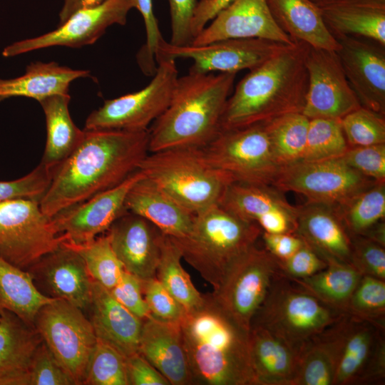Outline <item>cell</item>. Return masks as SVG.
Instances as JSON below:
<instances>
[{
  "label": "cell",
  "mask_w": 385,
  "mask_h": 385,
  "mask_svg": "<svg viewBox=\"0 0 385 385\" xmlns=\"http://www.w3.org/2000/svg\"><path fill=\"white\" fill-rule=\"evenodd\" d=\"M83 384L128 385L125 357L97 339L86 366Z\"/></svg>",
  "instance_id": "b9f144b4"
},
{
  "label": "cell",
  "mask_w": 385,
  "mask_h": 385,
  "mask_svg": "<svg viewBox=\"0 0 385 385\" xmlns=\"http://www.w3.org/2000/svg\"><path fill=\"white\" fill-rule=\"evenodd\" d=\"M324 331L303 350L293 385H334L335 355Z\"/></svg>",
  "instance_id": "ab89813d"
},
{
  "label": "cell",
  "mask_w": 385,
  "mask_h": 385,
  "mask_svg": "<svg viewBox=\"0 0 385 385\" xmlns=\"http://www.w3.org/2000/svg\"><path fill=\"white\" fill-rule=\"evenodd\" d=\"M52 178V169L40 163L27 175L10 181H0V203L17 199L40 203Z\"/></svg>",
  "instance_id": "f6af8a7d"
},
{
  "label": "cell",
  "mask_w": 385,
  "mask_h": 385,
  "mask_svg": "<svg viewBox=\"0 0 385 385\" xmlns=\"http://www.w3.org/2000/svg\"><path fill=\"white\" fill-rule=\"evenodd\" d=\"M324 332L335 355L334 385L371 384L384 379V329L344 314Z\"/></svg>",
  "instance_id": "9c48e42d"
},
{
  "label": "cell",
  "mask_w": 385,
  "mask_h": 385,
  "mask_svg": "<svg viewBox=\"0 0 385 385\" xmlns=\"http://www.w3.org/2000/svg\"><path fill=\"white\" fill-rule=\"evenodd\" d=\"M349 148L340 119H309L301 160L319 161L341 158Z\"/></svg>",
  "instance_id": "60d3db41"
},
{
  "label": "cell",
  "mask_w": 385,
  "mask_h": 385,
  "mask_svg": "<svg viewBox=\"0 0 385 385\" xmlns=\"http://www.w3.org/2000/svg\"><path fill=\"white\" fill-rule=\"evenodd\" d=\"M262 232L256 223L217 204L195 214L185 236L170 237L183 259L215 289L232 265L255 245Z\"/></svg>",
  "instance_id": "5b68a950"
},
{
  "label": "cell",
  "mask_w": 385,
  "mask_h": 385,
  "mask_svg": "<svg viewBox=\"0 0 385 385\" xmlns=\"http://www.w3.org/2000/svg\"><path fill=\"white\" fill-rule=\"evenodd\" d=\"M62 243L81 256L94 281L108 290L118 282L125 269L114 252L107 234L83 244L66 240Z\"/></svg>",
  "instance_id": "f35d334b"
},
{
  "label": "cell",
  "mask_w": 385,
  "mask_h": 385,
  "mask_svg": "<svg viewBox=\"0 0 385 385\" xmlns=\"http://www.w3.org/2000/svg\"><path fill=\"white\" fill-rule=\"evenodd\" d=\"M105 0H63L62 9L59 13V24H63L76 11L97 6Z\"/></svg>",
  "instance_id": "680465c9"
},
{
  "label": "cell",
  "mask_w": 385,
  "mask_h": 385,
  "mask_svg": "<svg viewBox=\"0 0 385 385\" xmlns=\"http://www.w3.org/2000/svg\"><path fill=\"white\" fill-rule=\"evenodd\" d=\"M289 45L264 38H229L203 45L174 46L165 39L158 46L155 61L185 58L193 61L190 72H233L252 70Z\"/></svg>",
  "instance_id": "9a60e30c"
},
{
  "label": "cell",
  "mask_w": 385,
  "mask_h": 385,
  "mask_svg": "<svg viewBox=\"0 0 385 385\" xmlns=\"http://www.w3.org/2000/svg\"><path fill=\"white\" fill-rule=\"evenodd\" d=\"M274 21L294 43L337 51L339 43L325 26L320 9L310 0H266Z\"/></svg>",
  "instance_id": "4dcf8cb0"
},
{
  "label": "cell",
  "mask_w": 385,
  "mask_h": 385,
  "mask_svg": "<svg viewBox=\"0 0 385 385\" xmlns=\"http://www.w3.org/2000/svg\"><path fill=\"white\" fill-rule=\"evenodd\" d=\"M341 158L363 175L385 182V143L349 147Z\"/></svg>",
  "instance_id": "681fc988"
},
{
  "label": "cell",
  "mask_w": 385,
  "mask_h": 385,
  "mask_svg": "<svg viewBox=\"0 0 385 385\" xmlns=\"http://www.w3.org/2000/svg\"><path fill=\"white\" fill-rule=\"evenodd\" d=\"M145 175L138 170L115 187L63 210L51 218L59 235L68 242L83 244L106 232L125 213L127 194L133 184Z\"/></svg>",
  "instance_id": "d6986e66"
},
{
  "label": "cell",
  "mask_w": 385,
  "mask_h": 385,
  "mask_svg": "<svg viewBox=\"0 0 385 385\" xmlns=\"http://www.w3.org/2000/svg\"><path fill=\"white\" fill-rule=\"evenodd\" d=\"M319 8L336 39L358 36L385 46V0H339Z\"/></svg>",
  "instance_id": "f546056e"
},
{
  "label": "cell",
  "mask_w": 385,
  "mask_h": 385,
  "mask_svg": "<svg viewBox=\"0 0 385 385\" xmlns=\"http://www.w3.org/2000/svg\"><path fill=\"white\" fill-rule=\"evenodd\" d=\"M34 325L59 364L83 384L97 337L86 314L70 302L54 299L43 305Z\"/></svg>",
  "instance_id": "8fae6325"
},
{
  "label": "cell",
  "mask_w": 385,
  "mask_h": 385,
  "mask_svg": "<svg viewBox=\"0 0 385 385\" xmlns=\"http://www.w3.org/2000/svg\"><path fill=\"white\" fill-rule=\"evenodd\" d=\"M133 8H136V0H105L76 11L53 31L9 45L4 48L2 56L12 57L55 46L80 48L92 44L109 26L125 25L128 14Z\"/></svg>",
  "instance_id": "e0dca14e"
},
{
  "label": "cell",
  "mask_w": 385,
  "mask_h": 385,
  "mask_svg": "<svg viewBox=\"0 0 385 385\" xmlns=\"http://www.w3.org/2000/svg\"><path fill=\"white\" fill-rule=\"evenodd\" d=\"M297 208L295 233L326 261L351 264V236L336 209L307 202Z\"/></svg>",
  "instance_id": "4316f807"
},
{
  "label": "cell",
  "mask_w": 385,
  "mask_h": 385,
  "mask_svg": "<svg viewBox=\"0 0 385 385\" xmlns=\"http://www.w3.org/2000/svg\"><path fill=\"white\" fill-rule=\"evenodd\" d=\"M128 385H169V381L140 353L125 357Z\"/></svg>",
  "instance_id": "11a10c76"
},
{
  "label": "cell",
  "mask_w": 385,
  "mask_h": 385,
  "mask_svg": "<svg viewBox=\"0 0 385 385\" xmlns=\"http://www.w3.org/2000/svg\"><path fill=\"white\" fill-rule=\"evenodd\" d=\"M375 182L338 158L282 166L272 185L301 194L307 202L337 207Z\"/></svg>",
  "instance_id": "5bb4252c"
},
{
  "label": "cell",
  "mask_w": 385,
  "mask_h": 385,
  "mask_svg": "<svg viewBox=\"0 0 385 385\" xmlns=\"http://www.w3.org/2000/svg\"><path fill=\"white\" fill-rule=\"evenodd\" d=\"M138 170L195 215L219 204L227 187L233 183L208 162L202 148L149 153Z\"/></svg>",
  "instance_id": "8992f818"
},
{
  "label": "cell",
  "mask_w": 385,
  "mask_h": 385,
  "mask_svg": "<svg viewBox=\"0 0 385 385\" xmlns=\"http://www.w3.org/2000/svg\"><path fill=\"white\" fill-rule=\"evenodd\" d=\"M90 76L88 70H75L56 62H32L24 75L9 79L0 78V102L12 97H28L38 102L59 93H68L70 83Z\"/></svg>",
  "instance_id": "1f68e13d"
},
{
  "label": "cell",
  "mask_w": 385,
  "mask_h": 385,
  "mask_svg": "<svg viewBox=\"0 0 385 385\" xmlns=\"http://www.w3.org/2000/svg\"><path fill=\"white\" fill-rule=\"evenodd\" d=\"M43 340L34 325L14 313H0V385H26L33 357Z\"/></svg>",
  "instance_id": "f1b7e54d"
},
{
  "label": "cell",
  "mask_w": 385,
  "mask_h": 385,
  "mask_svg": "<svg viewBox=\"0 0 385 385\" xmlns=\"http://www.w3.org/2000/svg\"><path fill=\"white\" fill-rule=\"evenodd\" d=\"M308 88L302 114L309 119H342L361 106L350 86L336 51L307 46Z\"/></svg>",
  "instance_id": "2e32d148"
},
{
  "label": "cell",
  "mask_w": 385,
  "mask_h": 385,
  "mask_svg": "<svg viewBox=\"0 0 385 385\" xmlns=\"http://www.w3.org/2000/svg\"><path fill=\"white\" fill-rule=\"evenodd\" d=\"M192 384L256 385L248 334L204 294L198 308L180 322Z\"/></svg>",
  "instance_id": "3957f363"
},
{
  "label": "cell",
  "mask_w": 385,
  "mask_h": 385,
  "mask_svg": "<svg viewBox=\"0 0 385 385\" xmlns=\"http://www.w3.org/2000/svg\"><path fill=\"white\" fill-rule=\"evenodd\" d=\"M261 235L265 249L279 261L290 257L304 244V240L296 233L262 232Z\"/></svg>",
  "instance_id": "9f6ffc18"
},
{
  "label": "cell",
  "mask_w": 385,
  "mask_h": 385,
  "mask_svg": "<svg viewBox=\"0 0 385 385\" xmlns=\"http://www.w3.org/2000/svg\"><path fill=\"white\" fill-rule=\"evenodd\" d=\"M135 9L143 18L146 32V42L137 53V61L145 75L153 76L157 68V48L164 38L153 13L152 0H136Z\"/></svg>",
  "instance_id": "f907efd6"
},
{
  "label": "cell",
  "mask_w": 385,
  "mask_h": 385,
  "mask_svg": "<svg viewBox=\"0 0 385 385\" xmlns=\"http://www.w3.org/2000/svg\"><path fill=\"white\" fill-rule=\"evenodd\" d=\"M202 148L208 162L233 183L272 185L281 169L264 123L220 130Z\"/></svg>",
  "instance_id": "ba28073f"
},
{
  "label": "cell",
  "mask_w": 385,
  "mask_h": 385,
  "mask_svg": "<svg viewBox=\"0 0 385 385\" xmlns=\"http://www.w3.org/2000/svg\"><path fill=\"white\" fill-rule=\"evenodd\" d=\"M26 385H76V383L42 342L31 361Z\"/></svg>",
  "instance_id": "7dc6e473"
},
{
  "label": "cell",
  "mask_w": 385,
  "mask_h": 385,
  "mask_svg": "<svg viewBox=\"0 0 385 385\" xmlns=\"http://www.w3.org/2000/svg\"><path fill=\"white\" fill-rule=\"evenodd\" d=\"M279 272L277 260L265 249L255 245L232 265L218 287L210 294L227 314L249 332L256 312Z\"/></svg>",
  "instance_id": "4fadbf2b"
},
{
  "label": "cell",
  "mask_w": 385,
  "mask_h": 385,
  "mask_svg": "<svg viewBox=\"0 0 385 385\" xmlns=\"http://www.w3.org/2000/svg\"><path fill=\"white\" fill-rule=\"evenodd\" d=\"M362 236L369 238L385 247L384 220L380 221L379 222L376 224Z\"/></svg>",
  "instance_id": "91938a15"
},
{
  "label": "cell",
  "mask_w": 385,
  "mask_h": 385,
  "mask_svg": "<svg viewBox=\"0 0 385 385\" xmlns=\"http://www.w3.org/2000/svg\"><path fill=\"white\" fill-rule=\"evenodd\" d=\"M327 262V266L312 276L292 280L327 306L346 314L350 297L363 275L351 264L335 260Z\"/></svg>",
  "instance_id": "836d02e7"
},
{
  "label": "cell",
  "mask_w": 385,
  "mask_h": 385,
  "mask_svg": "<svg viewBox=\"0 0 385 385\" xmlns=\"http://www.w3.org/2000/svg\"><path fill=\"white\" fill-rule=\"evenodd\" d=\"M71 96L59 93L39 102L46 118V143L41 163L53 169L76 148L85 131L73 123L68 110Z\"/></svg>",
  "instance_id": "d6a6232c"
},
{
  "label": "cell",
  "mask_w": 385,
  "mask_h": 385,
  "mask_svg": "<svg viewBox=\"0 0 385 385\" xmlns=\"http://www.w3.org/2000/svg\"><path fill=\"white\" fill-rule=\"evenodd\" d=\"M248 344L256 385H293L303 350L260 326L250 327Z\"/></svg>",
  "instance_id": "484cf974"
},
{
  "label": "cell",
  "mask_w": 385,
  "mask_h": 385,
  "mask_svg": "<svg viewBox=\"0 0 385 385\" xmlns=\"http://www.w3.org/2000/svg\"><path fill=\"white\" fill-rule=\"evenodd\" d=\"M27 272L41 294L64 299L86 314L88 313L93 279L76 251L61 243L58 249L40 258Z\"/></svg>",
  "instance_id": "ac0fdd59"
},
{
  "label": "cell",
  "mask_w": 385,
  "mask_h": 385,
  "mask_svg": "<svg viewBox=\"0 0 385 385\" xmlns=\"http://www.w3.org/2000/svg\"><path fill=\"white\" fill-rule=\"evenodd\" d=\"M349 147L385 143V116L363 106L341 119Z\"/></svg>",
  "instance_id": "ee69618b"
},
{
  "label": "cell",
  "mask_w": 385,
  "mask_h": 385,
  "mask_svg": "<svg viewBox=\"0 0 385 385\" xmlns=\"http://www.w3.org/2000/svg\"><path fill=\"white\" fill-rule=\"evenodd\" d=\"M268 233H295L298 208L272 185L232 183L219 203Z\"/></svg>",
  "instance_id": "44dd1931"
},
{
  "label": "cell",
  "mask_w": 385,
  "mask_h": 385,
  "mask_svg": "<svg viewBox=\"0 0 385 385\" xmlns=\"http://www.w3.org/2000/svg\"><path fill=\"white\" fill-rule=\"evenodd\" d=\"M346 314L384 329L385 280L363 275L350 297Z\"/></svg>",
  "instance_id": "7bdbcfd3"
},
{
  "label": "cell",
  "mask_w": 385,
  "mask_h": 385,
  "mask_svg": "<svg viewBox=\"0 0 385 385\" xmlns=\"http://www.w3.org/2000/svg\"><path fill=\"white\" fill-rule=\"evenodd\" d=\"M234 0H200L197 1L191 22V31L193 38L212 20L222 9Z\"/></svg>",
  "instance_id": "6f0895ef"
},
{
  "label": "cell",
  "mask_w": 385,
  "mask_h": 385,
  "mask_svg": "<svg viewBox=\"0 0 385 385\" xmlns=\"http://www.w3.org/2000/svg\"><path fill=\"white\" fill-rule=\"evenodd\" d=\"M71 155L52 169L50 185L40 201L49 218L117 186L149 153V130H85Z\"/></svg>",
  "instance_id": "6da1fadb"
},
{
  "label": "cell",
  "mask_w": 385,
  "mask_h": 385,
  "mask_svg": "<svg viewBox=\"0 0 385 385\" xmlns=\"http://www.w3.org/2000/svg\"><path fill=\"white\" fill-rule=\"evenodd\" d=\"M264 38L287 45L295 43L277 26L266 0H234L212 19L191 44L229 38Z\"/></svg>",
  "instance_id": "7402d4cb"
},
{
  "label": "cell",
  "mask_w": 385,
  "mask_h": 385,
  "mask_svg": "<svg viewBox=\"0 0 385 385\" xmlns=\"http://www.w3.org/2000/svg\"><path fill=\"white\" fill-rule=\"evenodd\" d=\"M312 3L317 5L318 7H322L334 2H337L339 0H310Z\"/></svg>",
  "instance_id": "94428289"
},
{
  "label": "cell",
  "mask_w": 385,
  "mask_h": 385,
  "mask_svg": "<svg viewBox=\"0 0 385 385\" xmlns=\"http://www.w3.org/2000/svg\"><path fill=\"white\" fill-rule=\"evenodd\" d=\"M277 262L281 273L291 279L311 277L327 266V262L305 241L290 257Z\"/></svg>",
  "instance_id": "816d5d0a"
},
{
  "label": "cell",
  "mask_w": 385,
  "mask_h": 385,
  "mask_svg": "<svg viewBox=\"0 0 385 385\" xmlns=\"http://www.w3.org/2000/svg\"><path fill=\"white\" fill-rule=\"evenodd\" d=\"M237 73L190 72L178 77L165 111L149 128V153L203 148L220 130L222 114Z\"/></svg>",
  "instance_id": "277c9868"
},
{
  "label": "cell",
  "mask_w": 385,
  "mask_h": 385,
  "mask_svg": "<svg viewBox=\"0 0 385 385\" xmlns=\"http://www.w3.org/2000/svg\"><path fill=\"white\" fill-rule=\"evenodd\" d=\"M143 298L152 317L180 323L187 311L156 277L141 280Z\"/></svg>",
  "instance_id": "bcb514c9"
},
{
  "label": "cell",
  "mask_w": 385,
  "mask_h": 385,
  "mask_svg": "<svg viewBox=\"0 0 385 385\" xmlns=\"http://www.w3.org/2000/svg\"><path fill=\"white\" fill-rule=\"evenodd\" d=\"M109 292L118 302L140 319L152 317L143 298L141 280L125 270L118 282Z\"/></svg>",
  "instance_id": "f5cc1de1"
},
{
  "label": "cell",
  "mask_w": 385,
  "mask_h": 385,
  "mask_svg": "<svg viewBox=\"0 0 385 385\" xmlns=\"http://www.w3.org/2000/svg\"><path fill=\"white\" fill-rule=\"evenodd\" d=\"M88 313L98 339L110 345L123 356L138 353L143 321L93 280Z\"/></svg>",
  "instance_id": "d4e9b609"
},
{
  "label": "cell",
  "mask_w": 385,
  "mask_h": 385,
  "mask_svg": "<svg viewBox=\"0 0 385 385\" xmlns=\"http://www.w3.org/2000/svg\"><path fill=\"white\" fill-rule=\"evenodd\" d=\"M351 265L362 275L385 280L384 246L364 236H351Z\"/></svg>",
  "instance_id": "c3c4849f"
},
{
  "label": "cell",
  "mask_w": 385,
  "mask_h": 385,
  "mask_svg": "<svg viewBox=\"0 0 385 385\" xmlns=\"http://www.w3.org/2000/svg\"><path fill=\"white\" fill-rule=\"evenodd\" d=\"M337 41L336 52L361 106L385 116V46L358 36Z\"/></svg>",
  "instance_id": "ffe728a7"
},
{
  "label": "cell",
  "mask_w": 385,
  "mask_h": 385,
  "mask_svg": "<svg viewBox=\"0 0 385 385\" xmlns=\"http://www.w3.org/2000/svg\"><path fill=\"white\" fill-rule=\"evenodd\" d=\"M182 258L178 247L163 234L155 277L187 312H190L202 304L204 294L196 289L182 266Z\"/></svg>",
  "instance_id": "d590c367"
},
{
  "label": "cell",
  "mask_w": 385,
  "mask_h": 385,
  "mask_svg": "<svg viewBox=\"0 0 385 385\" xmlns=\"http://www.w3.org/2000/svg\"><path fill=\"white\" fill-rule=\"evenodd\" d=\"M344 313L334 309L279 272L252 326L262 327L292 346L304 350Z\"/></svg>",
  "instance_id": "52a82bcc"
},
{
  "label": "cell",
  "mask_w": 385,
  "mask_h": 385,
  "mask_svg": "<svg viewBox=\"0 0 385 385\" xmlns=\"http://www.w3.org/2000/svg\"><path fill=\"white\" fill-rule=\"evenodd\" d=\"M309 121L302 113H293L264 123L274 156L281 167L302 160Z\"/></svg>",
  "instance_id": "8d00e7d4"
},
{
  "label": "cell",
  "mask_w": 385,
  "mask_h": 385,
  "mask_svg": "<svg viewBox=\"0 0 385 385\" xmlns=\"http://www.w3.org/2000/svg\"><path fill=\"white\" fill-rule=\"evenodd\" d=\"M171 18V39L174 46L191 44L194 38L191 31V22L196 0H168Z\"/></svg>",
  "instance_id": "db71d44e"
},
{
  "label": "cell",
  "mask_w": 385,
  "mask_h": 385,
  "mask_svg": "<svg viewBox=\"0 0 385 385\" xmlns=\"http://www.w3.org/2000/svg\"><path fill=\"white\" fill-rule=\"evenodd\" d=\"M65 240L39 202L17 199L0 203V258L11 265L27 271Z\"/></svg>",
  "instance_id": "7c38bea8"
},
{
  "label": "cell",
  "mask_w": 385,
  "mask_h": 385,
  "mask_svg": "<svg viewBox=\"0 0 385 385\" xmlns=\"http://www.w3.org/2000/svg\"><path fill=\"white\" fill-rule=\"evenodd\" d=\"M53 299L38 291L27 271L0 258V313L11 312L34 325L39 309Z\"/></svg>",
  "instance_id": "e575fe53"
},
{
  "label": "cell",
  "mask_w": 385,
  "mask_h": 385,
  "mask_svg": "<svg viewBox=\"0 0 385 385\" xmlns=\"http://www.w3.org/2000/svg\"><path fill=\"white\" fill-rule=\"evenodd\" d=\"M138 353L160 372L170 384H192L180 323L153 317L143 320Z\"/></svg>",
  "instance_id": "cb8c5ba5"
},
{
  "label": "cell",
  "mask_w": 385,
  "mask_h": 385,
  "mask_svg": "<svg viewBox=\"0 0 385 385\" xmlns=\"http://www.w3.org/2000/svg\"><path fill=\"white\" fill-rule=\"evenodd\" d=\"M127 211L145 218L165 235L185 236L190 230L195 214L144 176L129 190L125 202Z\"/></svg>",
  "instance_id": "83f0119b"
},
{
  "label": "cell",
  "mask_w": 385,
  "mask_h": 385,
  "mask_svg": "<svg viewBox=\"0 0 385 385\" xmlns=\"http://www.w3.org/2000/svg\"><path fill=\"white\" fill-rule=\"evenodd\" d=\"M178 78L175 59L157 61L153 79L141 90L104 101L85 123V130L144 131L168 106Z\"/></svg>",
  "instance_id": "30bf717a"
},
{
  "label": "cell",
  "mask_w": 385,
  "mask_h": 385,
  "mask_svg": "<svg viewBox=\"0 0 385 385\" xmlns=\"http://www.w3.org/2000/svg\"><path fill=\"white\" fill-rule=\"evenodd\" d=\"M307 44L289 45L250 70L227 98L220 130L264 123L283 115L302 113L308 88Z\"/></svg>",
  "instance_id": "7a4b0ae2"
},
{
  "label": "cell",
  "mask_w": 385,
  "mask_h": 385,
  "mask_svg": "<svg viewBox=\"0 0 385 385\" xmlns=\"http://www.w3.org/2000/svg\"><path fill=\"white\" fill-rule=\"evenodd\" d=\"M350 236L364 235L385 218V182H375L334 207Z\"/></svg>",
  "instance_id": "74e56055"
},
{
  "label": "cell",
  "mask_w": 385,
  "mask_h": 385,
  "mask_svg": "<svg viewBox=\"0 0 385 385\" xmlns=\"http://www.w3.org/2000/svg\"><path fill=\"white\" fill-rule=\"evenodd\" d=\"M124 269L140 280L155 277L163 233L151 222L126 211L106 231Z\"/></svg>",
  "instance_id": "603a6c76"
}]
</instances>
